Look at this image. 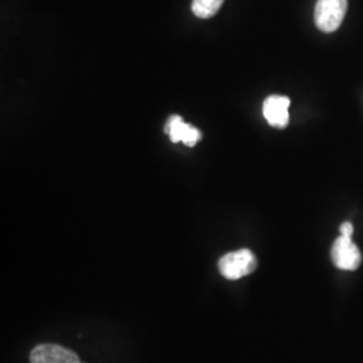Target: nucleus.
<instances>
[{
    "label": "nucleus",
    "instance_id": "obj_1",
    "mask_svg": "<svg viewBox=\"0 0 363 363\" xmlns=\"http://www.w3.org/2000/svg\"><path fill=\"white\" fill-rule=\"evenodd\" d=\"M257 268V259L249 249H240L230 252L220 257L218 269L220 274L228 280H238L244 276L255 272Z\"/></svg>",
    "mask_w": 363,
    "mask_h": 363
},
{
    "label": "nucleus",
    "instance_id": "obj_2",
    "mask_svg": "<svg viewBox=\"0 0 363 363\" xmlns=\"http://www.w3.org/2000/svg\"><path fill=\"white\" fill-rule=\"evenodd\" d=\"M347 11V0H318L315 23L323 33H333L342 25Z\"/></svg>",
    "mask_w": 363,
    "mask_h": 363
},
{
    "label": "nucleus",
    "instance_id": "obj_3",
    "mask_svg": "<svg viewBox=\"0 0 363 363\" xmlns=\"http://www.w3.org/2000/svg\"><path fill=\"white\" fill-rule=\"evenodd\" d=\"M331 259L340 271H355L362 262V255L350 237L340 235L331 249Z\"/></svg>",
    "mask_w": 363,
    "mask_h": 363
},
{
    "label": "nucleus",
    "instance_id": "obj_4",
    "mask_svg": "<svg viewBox=\"0 0 363 363\" xmlns=\"http://www.w3.org/2000/svg\"><path fill=\"white\" fill-rule=\"evenodd\" d=\"M30 363H82L74 351L52 343H42L30 354Z\"/></svg>",
    "mask_w": 363,
    "mask_h": 363
},
{
    "label": "nucleus",
    "instance_id": "obj_5",
    "mask_svg": "<svg viewBox=\"0 0 363 363\" xmlns=\"http://www.w3.org/2000/svg\"><path fill=\"white\" fill-rule=\"evenodd\" d=\"M164 130L172 143H183L187 147H194L202 138L199 130H196L191 124L184 123L183 118L178 115L169 117Z\"/></svg>",
    "mask_w": 363,
    "mask_h": 363
},
{
    "label": "nucleus",
    "instance_id": "obj_6",
    "mask_svg": "<svg viewBox=\"0 0 363 363\" xmlns=\"http://www.w3.org/2000/svg\"><path fill=\"white\" fill-rule=\"evenodd\" d=\"M291 100L286 96H269L262 105V113L269 125L276 128H286L289 123L288 108Z\"/></svg>",
    "mask_w": 363,
    "mask_h": 363
},
{
    "label": "nucleus",
    "instance_id": "obj_7",
    "mask_svg": "<svg viewBox=\"0 0 363 363\" xmlns=\"http://www.w3.org/2000/svg\"><path fill=\"white\" fill-rule=\"evenodd\" d=\"M225 0H193L191 10L195 16L201 19H208L218 13Z\"/></svg>",
    "mask_w": 363,
    "mask_h": 363
},
{
    "label": "nucleus",
    "instance_id": "obj_8",
    "mask_svg": "<svg viewBox=\"0 0 363 363\" xmlns=\"http://www.w3.org/2000/svg\"><path fill=\"white\" fill-rule=\"evenodd\" d=\"M354 233V226L351 222H343L340 225V235H345V237H352Z\"/></svg>",
    "mask_w": 363,
    "mask_h": 363
}]
</instances>
